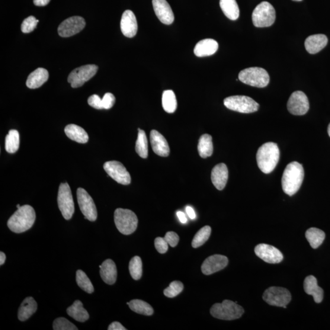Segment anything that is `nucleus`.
<instances>
[{"label":"nucleus","mask_w":330,"mask_h":330,"mask_svg":"<svg viewBox=\"0 0 330 330\" xmlns=\"http://www.w3.org/2000/svg\"><path fill=\"white\" fill-rule=\"evenodd\" d=\"M304 169L300 163L293 162L285 168L282 177V188L285 193L293 196L299 190L304 179Z\"/></svg>","instance_id":"obj_1"},{"label":"nucleus","mask_w":330,"mask_h":330,"mask_svg":"<svg viewBox=\"0 0 330 330\" xmlns=\"http://www.w3.org/2000/svg\"><path fill=\"white\" fill-rule=\"evenodd\" d=\"M36 220V212L29 205H24L12 215L8 222V226L11 231L22 233L30 229Z\"/></svg>","instance_id":"obj_2"},{"label":"nucleus","mask_w":330,"mask_h":330,"mask_svg":"<svg viewBox=\"0 0 330 330\" xmlns=\"http://www.w3.org/2000/svg\"><path fill=\"white\" fill-rule=\"evenodd\" d=\"M280 159V150L277 144L268 142L259 147L256 160L258 166L265 174L273 171Z\"/></svg>","instance_id":"obj_3"},{"label":"nucleus","mask_w":330,"mask_h":330,"mask_svg":"<svg viewBox=\"0 0 330 330\" xmlns=\"http://www.w3.org/2000/svg\"><path fill=\"white\" fill-rule=\"evenodd\" d=\"M210 312L215 318L232 320L240 318L244 313V309L237 303L225 300L222 303L213 304Z\"/></svg>","instance_id":"obj_4"},{"label":"nucleus","mask_w":330,"mask_h":330,"mask_svg":"<svg viewBox=\"0 0 330 330\" xmlns=\"http://www.w3.org/2000/svg\"><path fill=\"white\" fill-rule=\"evenodd\" d=\"M240 82L257 88H265L270 82V76L266 70L261 67H254L242 70L239 73Z\"/></svg>","instance_id":"obj_5"},{"label":"nucleus","mask_w":330,"mask_h":330,"mask_svg":"<svg viewBox=\"0 0 330 330\" xmlns=\"http://www.w3.org/2000/svg\"><path fill=\"white\" fill-rule=\"evenodd\" d=\"M114 223L117 229L124 235H130L135 231L139 220L132 210L119 208L114 211Z\"/></svg>","instance_id":"obj_6"},{"label":"nucleus","mask_w":330,"mask_h":330,"mask_svg":"<svg viewBox=\"0 0 330 330\" xmlns=\"http://www.w3.org/2000/svg\"><path fill=\"white\" fill-rule=\"evenodd\" d=\"M276 19V12L270 3L263 2L256 6L253 12V24L256 27L271 26Z\"/></svg>","instance_id":"obj_7"},{"label":"nucleus","mask_w":330,"mask_h":330,"mask_svg":"<svg viewBox=\"0 0 330 330\" xmlns=\"http://www.w3.org/2000/svg\"><path fill=\"white\" fill-rule=\"evenodd\" d=\"M224 105L230 110L242 113H254L259 108L257 102L245 95L230 96L224 100Z\"/></svg>","instance_id":"obj_8"},{"label":"nucleus","mask_w":330,"mask_h":330,"mask_svg":"<svg viewBox=\"0 0 330 330\" xmlns=\"http://www.w3.org/2000/svg\"><path fill=\"white\" fill-rule=\"evenodd\" d=\"M57 204L63 216L67 220L72 219L75 206L71 190L67 183L61 184L57 194Z\"/></svg>","instance_id":"obj_9"},{"label":"nucleus","mask_w":330,"mask_h":330,"mask_svg":"<svg viewBox=\"0 0 330 330\" xmlns=\"http://www.w3.org/2000/svg\"><path fill=\"white\" fill-rule=\"evenodd\" d=\"M292 299L290 292L285 288L271 287L264 292L263 299L271 306L283 307L289 303Z\"/></svg>","instance_id":"obj_10"},{"label":"nucleus","mask_w":330,"mask_h":330,"mask_svg":"<svg viewBox=\"0 0 330 330\" xmlns=\"http://www.w3.org/2000/svg\"><path fill=\"white\" fill-rule=\"evenodd\" d=\"M94 65L83 66L73 70L68 76V82L73 88L81 87L94 76L98 70Z\"/></svg>","instance_id":"obj_11"},{"label":"nucleus","mask_w":330,"mask_h":330,"mask_svg":"<svg viewBox=\"0 0 330 330\" xmlns=\"http://www.w3.org/2000/svg\"><path fill=\"white\" fill-rule=\"evenodd\" d=\"M80 209L85 219L91 222H95L98 218V211L92 198L85 189L79 188L76 191Z\"/></svg>","instance_id":"obj_12"},{"label":"nucleus","mask_w":330,"mask_h":330,"mask_svg":"<svg viewBox=\"0 0 330 330\" xmlns=\"http://www.w3.org/2000/svg\"><path fill=\"white\" fill-rule=\"evenodd\" d=\"M105 171L109 176L122 185H129L131 183L130 173L120 162L110 161L104 165Z\"/></svg>","instance_id":"obj_13"},{"label":"nucleus","mask_w":330,"mask_h":330,"mask_svg":"<svg viewBox=\"0 0 330 330\" xmlns=\"http://www.w3.org/2000/svg\"><path fill=\"white\" fill-rule=\"evenodd\" d=\"M287 110L291 114L302 116L305 114L309 109V103L307 96L302 91H295L291 94L287 102Z\"/></svg>","instance_id":"obj_14"},{"label":"nucleus","mask_w":330,"mask_h":330,"mask_svg":"<svg viewBox=\"0 0 330 330\" xmlns=\"http://www.w3.org/2000/svg\"><path fill=\"white\" fill-rule=\"evenodd\" d=\"M85 25L84 18L80 16H73L64 21L57 28V32L61 37H71L82 31Z\"/></svg>","instance_id":"obj_15"},{"label":"nucleus","mask_w":330,"mask_h":330,"mask_svg":"<svg viewBox=\"0 0 330 330\" xmlns=\"http://www.w3.org/2000/svg\"><path fill=\"white\" fill-rule=\"evenodd\" d=\"M256 256L269 264L280 263L283 260V255L277 248L270 245L261 243L255 249Z\"/></svg>","instance_id":"obj_16"},{"label":"nucleus","mask_w":330,"mask_h":330,"mask_svg":"<svg viewBox=\"0 0 330 330\" xmlns=\"http://www.w3.org/2000/svg\"><path fill=\"white\" fill-rule=\"evenodd\" d=\"M228 262V258L226 256L220 255L211 256L202 264L201 270L204 275H210L223 270Z\"/></svg>","instance_id":"obj_17"},{"label":"nucleus","mask_w":330,"mask_h":330,"mask_svg":"<svg viewBox=\"0 0 330 330\" xmlns=\"http://www.w3.org/2000/svg\"><path fill=\"white\" fill-rule=\"evenodd\" d=\"M153 10L157 17L162 23L165 25H171L174 21L170 5L166 0H152Z\"/></svg>","instance_id":"obj_18"},{"label":"nucleus","mask_w":330,"mask_h":330,"mask_svg":"<svg viewBox=\"0 0 330 330\" xmlns=\"http://www.w3.org/2000/svg\"><path fill=\"white\" fill-rule=\"evenodd\" d=\"M122 33L127 37L135 36L138 31V24L135 15L130 10L124 11L121 21Z\"/></svg>","instance_id":"obj_19"},{"label":"nucleus","mask_w":330,"mask_h":330,"mask_svg":"<svg viewBox=\"0 0 330 330\" xmlns=\"http://www.w3.org/2000/svg\"><path fill=\"white\" fill-rule=\"evenodd\" d=\"M150 143L153 151L157 155L161 157H168L170 153V149L167 141L162 134L156 130H152L150 134Z\"/></svg>","instance_id":"obj_20"},{"label":"nucleus","mask_w":330,"mask_h":330,"mask_svg":"<svg viewBox=\"0 0 330 330\" xmlns=\"http://www.w3.org/2000/svg\"><path fill=\"white\" fill-rule=\"evenodd\" d=\"M229 172L225 163H220L213 168L211 173V182L219 190H222L226 187L228 180Z\"/></svg>","instance_id":"obj_21"},{"label":"nucleus","mask_w":330,"mask_h":330,"mask_svg":"<svg viewBox=\"0 0 330 330\" xmlns=\"http://www.w3.org/2000/svg\"><path fill=\"white\" fill-rule=\"evenodd\" d=\"M327 44V37L324 34H319L307 37L304 42V46L307 52L316 54L324 49Z\"/></svg>","instance_id":"obj_22"},{"label":"nucleus","mask_w":330,"mask_h":330,"mask_svg":"<svg viewBox=\"0 0 330 330\" xmlns=\"http://www.w3.org/2000/svg\"><path fill=\"white\" fill-rule=\"evenodd\" d=\"M219 49V44L216 40L206 39L198 42L195 47L194 53L198 57L212 55Z\"/></svg>","instance_id":"obj_23"},{"label":"nucleus","mask_w":330,"mask_h":330,"mask_svg":"<svg viewBox=\"0 0 330 330\" xmlns=\"http://www.w3.org/2000/svg\"><path fill=\"white\" fill-rule=\"evenodd\" d=\"M99 267L102 280L106 284L113 285L116 283L117 279V268L116 264L111 259H107Z\"/></svg>","instance_id":"obj_24"},{"label":"nucleus","mask_w":330,"mask_h":330,"mask_svg":"<svg viewBox=\"0 0 330 330\" xmlns=\"http://www.w3.org/2000/svg\"><path fill=\"white\" fill-rule=\"evenodd\" d=\"M304 289L307 294L312 296L315 302L320 303L323 299V290L317 284V279L310 275L307 277L304 281Z\"/></svg>","instance_id":"obj_25"},{"label":"nucleus","mask_w":330,"mask_h":330,"mask_svg":"<svg viewBox=\"0 0 330 330\" xmlns=\"http://www.w3.org/2000/svg\"><path fill=\"white\" fill-rule=\"evenodd\" d=\"M49 76V72L40 67L29 75L26 83L27 87L30 89L40 88L47 81Z\"/></svg>","instance_id":"obj_26"},{"label":"nucleus","mask_w":330,"mask_h":330,"mask_svg":"<svg viewBox=\"0 0 330 330\" xmlns=\"http://www.w3.org/2000/svg\"><path fill=\"white\" fill-rule=\"evenodd\" d=\"M37 304L33 297L26 298L22 303L18 312V318L22 322L25 321L36 313Z\"/></svg>","instance_id":"obj_27"},{"label":"nucleus","mask_w":330,"mask_h":330,"mask_svg":"<svg viewBox=\"0 0 330 330\" xmlns=\"http://www.w3.org/2000/svg\"><path fill=\"white\" fill-rule=\"evenodd\" d=\"M65 133L70 140L79 143H86L88 142L89 137L82 127L75 124H69L65 127Z\"/></svg>","instance_id":"obj_28"},{"label":"nucleus","mask_w":330,"mask_h":330,"mask_svg":"<svg viewBox=\"0 0 330 330\" xmlns=\"http://www.w3.org/2000/svg\"><path fill=\"white\" fill-rule=\"evenodd\" d=\"M67 313L72 318L80 322H85L89 318V314L83 307L81 301L76 300L67 309Z\"/></svg>","instance_id":"obj_29"},{"label":"nucleus","mask_w":330,"mask_h":330,"mask_svg":"<svg viewBox=\"0 0 330 330\" xmlns=\"http://www.w3.org/2000/svg\"><path fill=\"white\" fill-rule=\"evenodd\" d=\"M220 8L224 14L231 21H236L239 17L240 10L236 0H220Z\"/></svg>","instance_id":"obj_30"},{"label":"nucleus","mask_w":330,"mask_h":330,"mask_svg":"<svg viewBox=\"0 0 330 330\" xmlns=\"http://www.w3.org/2000/svg\"><path fill=\"white\" fill-rule=\"evenodd\" d=\"M199 154L201 158L206 159L212 155L213 146L212 138L209 134H204L202 135L199 140L198 146Z\"/></svg>","instance_id":"obj_31"},{"label":"nucleus","mask_w":330,"mask_h":330,"mask_svg":"<svg viewBox=\"0 0 330 330\" xmlns=\"http://www.w3.org/2000/svg\"><path fill=\"white\" fill-rule=\"evenodd\" d=\"M305 236L310 246L314 249H316L321 245L325 238V232L316 227L307 229Z\"/></svg>","instance_id":"obj_32"},{"label":"nucleus","mask_w":330,"mask_h":330,"mask_svg":"<svg viewBox=\"0 0 330 330\" xmlns=\"http://www.w3.org/2000/svg\"><path fill=\"white\" fill-rule=\"evenodd\" d=\"M162 106L164 110L167 113H174L176 109H177L178 103L174 92L172 90H166L163 92Z\"/></svg>","instance_id":"obj_33"},{"label":"nucleus","mask_w":330,"mask_h":330,"mask_svg":"<svg viewBox=\"0 0 330 330\" xmlns=\"http://www.w3.org/2000/svg\"><path fill=\"white\" fill-rule=\"evenodd\" d=\"M131 310L136 313L145 316H151L153 313L152 307L149 303L141 300H133L127 303Z\"/></svg>","instance_id":"obj_34"},{"label":"nucleus","mask_w":330,"mask_h":330,"mask_svg":"<svg viewBox=\"0 0 330 330\" xmlns=\"http://www.w3.org/2000/svg\"><path fill=\"white\" fill-rule=\"evenodd\" d=\"M20 145V137L17 130H11L6 137L5 149L8 153L17 151Z\"/></svg>","instance_id":"obj_35"},{"label":"nucleus","mask_w":330,"mask_h":330,"mask_svg":"<svg viewBox=\"0 0 330 330\" xmlns=\"http://www.w3.org/2000/svg\"><path fill=\"white\" fill-rule=\"evenodd\" d=\"M136 152L143 159L148 156V142L145 131L139 129V134L135 146Z\"/></svg>","instance_id":"obj_36"},{"label":"nucleus","mask_w":330,"mask_h":330,"mask_svg":"<svg viewBox=\"0 0 330 330\" xmlns=\"http://www.w3.org/2000/svg\"><path fill=\"white\" fill-rule=\"evenodd\" d=\"M76 281L79 286L81 288L82 290L85 291L86 293L88 294L94 293V286H93L90 280H89L84 271L81 270L76 271Z\"/></svg>","instance_id":"obj_37"},{"label":"nucleus","mask_w":330,"mask_h":330,"mask_svg":"<svg viewBox=\"0 0 330 330\" xmlns=\"http://www.w3.org/2000/svg\"><path fill=\"white\" fill-rule=\"evenodd\" d=\"M210 235L211 227L209 226L203 227L195 236L191 243L192 246L194 248H197L204 245L209 239Z\"/></svg>","instance_id":"obj_38"},{"label":"nucleus","mask_w":330,"mask_h":330,"mask_svg":"<svg viewBox=\"0 0 330 330\" xmlns=\"http://www.w3.org/2000/svg\"><path fill=\"white\" fill-rule=\"evenodd\" d=\"M129 271L134 280H139L142 277L143 264L139 256H134L129 262Z\"/></svg>","instance_id":"obj_39"},{"label":"nucleus","mask_w":330,"mask_h":330,"mask_svg":"<svg viewBox=\"0 0 330 330\" xmlns=\"http://www.w3.org/2000/svg\"><path fill=\"white\" fill-rule=\"evenodd\" d=\"M184 289V284L182 282L174 281L169 284L168 287L164 290V295L168 298H174L181 294Z\"/></svg>","instance_id":"obj_40"},{"label":"nucleus","mask_w":330,"mask_h":330,"mask_svg":"<svg viewBox=\"0 0 330 330\" xmlns=\"http://www.w3.org/2000/svg\"><path fill=\"white\" fill-rule=\"evenodd\" d=\"M54 330H77L76 326L65 317H59L54 320L53 324Z\"/></svg>","instance_id":"obj_41"},{"label":"nucleus","mask_w":330,"mask_h":330,"mask_svg":"<svg viewBox=\"0 0 330 330\" xmlns=\"http://www.w3.org/2000/svg\"><path fill=\"white\" fill-rule=\"evenodd\" d=\"M39 20H37L34 16H30V17L25 18L23 22H22L21 26V30L24 33H30L31 32L33 31L37 27Z\"/></svg>","instance_id":"obj_42"},{"label":"nucleus","mask_w":330,"mask_h":330,"mask_svg":"<svg viewBox=\"0 0 330 330\" xmlns=\"http://www.w3.org/2000/svg\"><path fill=\"white\" fill-rule=\"evenodd\" d=\"M115 101H116V98H115L113 94L110 92L106 93L104 95V98H102V106H103V109L109 110V109L113 107Z\"/></svg>","instance_id":"obj_43"},{"label":"nucleus","mask_w":330,"mask_h":330,"mask_svg":"<svg viewBox=\"0 0 330 330\" xmlns=\"http://www.w3.org/2000/svg\"><path fill=\"white\" fill-rule=\"evenodd\" d=\"M155 247L160 254H165L168 249V243L165 238H157L154 241Z\"/></svg>","instance_id":"obj_44"},{"label":"nucleus","mask_w":330,"mask_h":330,"mask_svg":"<svg viewBox=\"0 0 330 330\" xmlns=\"http://www.w3.org/2000/svg\"><path fill=\"white\" fill-rule=\"evenodd\" d=\"M88 104L92 108L97 110H102V99H101L98 95L94 94L90 96L88 100Z\"/></svg>","instance_id":"obj_45"},{"label":"nucleus","mask_w":330,"mask_h":330,"mask_svg":"<svg viewBox=\"0 0 330 330\" xmlns=\"http://www.w3.org/2000/svg\"><path fill=\"white\" fill-rule=\"evenodd\" d=\"M164 238L171 247H175L179 242V237L174 232H168L166 234Z\"/></svg>","instance_id":"obj_46"},{"label":"nucleus","mask_w":330,"mask_h":330,"mask_svg":"<svg viewBox=\"0 0 330 330\" xmlns=\"http://www.w3.org/2000/svg\"><path fill=\"white\" fill-rule=\"evenodd\" d=\"M108 330H126L127 329L124 326L118 322H114L109 325Z\"/></svg>","instance_id":"obj_47"},{"label":"nucleus","mask_w":330,"mask_h":330,"mask_svg":"<svg viewBox=\"0 0 330 330\" xmlns=\"http://www.w3.org/2000/svg\"><path fill=\"white\" fill-rule=\"evenodd\" d=\"M186 212H187L188 216L190 217V219L191 220L195 219L196 218V213L193 208L190 206H187L185 208Z\"/></svg>","instance_id":"obj_48"},{"label":"nucleus","mask_w":330,"mask_h":330,"mask_svg":"<svg viewBox=\"0 0 330 330\" xmlns=\"http://www.w3.org/2000/svg\"><path fill=\"white\" fill-rule=\"evenodd\" d=\"M177 216L179 221L182 223L185 224L187 222V217H186L185 214L184 212H182L181 211H178L177 212Z\"/></svg>","instance_id":"obj_49"},{"label":"nucleus","mask_w":330,"mask_h":330,"mask_svg":"<svg viewBox=\"0 0 330 330\" xmlns=\"http://www.w3.org/2000/svg\"><path fill=\"white\" fill-rule=\"evenodd\" d=\"M50 0H33L34 4L37 6H45L49 4Z\"/></svg>","instance_id":"obj_50"},{"label":"nucleus","mask_w":330,"mask_h":330,"mask_svg":"<svg viewBox=\"0 0 330 330\" xmlns=\"http://www.w3.org/2000/svg\"><path fill=\"white\" fill-rule=\"evenodd\" d=\"M6 261V255L4 253L0 252V265H2L5 264Z\"/></svg>","instance_id":"obj_51"},{"label":"nucleus","mask_w":330,"mask_h":330,"mask_svg":"<svg viewBox=\"0 0 330 330\" xmlns=\"http://www.w3.org/2000/svg\"><path fill=\"white\" fill-rule=\"evenodd\" d=\"M328 133L329 136L330 137V124H329V126L328 127Z\"/></svg>","instance_id":"obj_52"},{"label":"nucleus","mask_w":330,"mask_h":330,"mask_svg":"<svg viewBox=\"0 0 330 330\" xmlns=\"http://www.w3.org/2000/svg\"><path fill=\"white\" fill-rule=\"evenodd\" d=\"M293 1H294V2H301V1H302V0H293Z\"/></svg>","instance_id":"obj_53"},{"label":"nucleus","mask_w":330,"mask_h":330,"mask_svg":"<svg viewBox=\"0 0 330 330\" xmlns=\"http://www.w3.org/2000/svg\"><path fill=\"white\" fill-rule=\"evenodd\" d=\"M21 207V206H20V205H19V204H17V209H19V208H20Z\"/></svg>","instance_id":"obj_54"}]
</instances>
